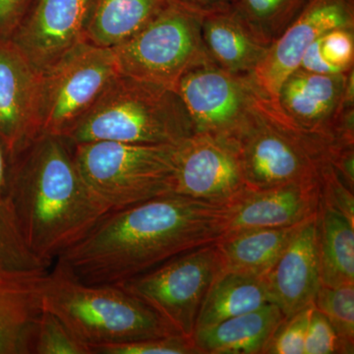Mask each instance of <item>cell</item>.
Instances as JSON below:
<instances>
[{"instance_id":"obj_25","label":"cell","mask_w":354,"mask_h":354,"mask_svg":"<svg viewBox=\"0 0 354 354\" xmlns=\"http://www.w3.org/2000/svg\"><path fill=\"white\" fill-rule=\"evenodd\" d=\"M308 0H234L230 8L261 43L271 46Z\"/></svg>"},{"instance_id":"obj_8","label":"cell","mask_w":354,"mask_h":354,"mask_svg":"<svg viewBox=\"0 0 354 354\" xmlns=\"http://www.w3.org/2000/svg\"><path fill=\"white\" fill-rule=\"evenodd\" d=\"M120 74L113 48L74 44L41 71V135L65 138Z\"/></svg>"},{"instance_id":"obj_9","label":"cell","mask_w":354,"mask_h":354,"mask_svg":"<svg viewBox=\"0 0 354 354\" xmlns=\"http://www.w3.org/2000/svg\"><path fill=\"white\" fill-rule=\"evenodd\" d=\"M223 272L215 242L116 286L145 302L176 333L192 337L204 298Z\"/></svg>"},{"instance_id":"obj_24","label":"cell","mask_w":354,"mask_h":354,"mask_svg":"<svg viewBox=\"0 0 354 354\" xmlns=\"http://www.w3.org/2000/svg\"><path fill=\"white\" fill-rule=\"evenodd\" d=\"M317 230L322 286L354 285V223L321 201Z\"/></svg>"},{"instance_id":"obj_7","label":"cell","mask_w":354,"mask_h":354,"mask_svg":"<svg viewBox=\"0 0 354 354\" xmlns=\"http://www.w3.org/2000/svg\"><path fill=\"white\" fill-rule=\"evenodd\" d=\"M202 13L169 0L150 22L113 48L121 74L176 90L187 72L212 62L201 36Z\"/></svg>"},{"instance_id":"obj_3","label":"cell","mask_w":354,"mask_h":354,"mask_svg":"<svg viewBox=\"0 0 354 354\" xmlns=\"http://www.w3.org/2000/svg\"><path fill=\"white\" fill-rule=\"evenodd\" d=\"M194 133L176 90L120 74L64 139L177 145Z\"/></svg>"},{"instance_id":"obj_11","label":"cell","mask_w":354,"mask_h":354,"mask_svg":"<svg viewBox=\"0 0 354 354\" xmlns=\"http://www.w3.org/2000/svg\"><path fill=\"white\" fill-rule=\"evenodd\" d=\"M174 193L227 207L247 189L234 139L194 133L174 151Z\"/></svg>"},{"instance_id":"obj_28","label":"cell","mask_w":354,"mask_h":354,"mask_svg":"<svg viewBox=\"0 0 354 354\" xmlns=\"http://www.w3.org/2000/svg\"><path fill=\"white\" fill-rule=\"evenodd\" d=\"M29 354H92L55 314L44 309L32 326Z\"/></svg>"},{"instance_id":"obj_33","label":"cell","mask_w":354,"mask_h":354,"mask_svg":"<svg viewBox=\"0 0 354 354\" xmlns=\"http://www.w3.org/2000/svg\"><path fill=\"white\" fill-rule=\"evenodd\" d=\"M342 353L341 342L328 319L314 306L310 315L304 354Z\"/></svg>"},{"instance_id":"obj_6","label":"cell","mask_w":354,"mask_h":354,"mask_svg":"<svg viewBox=\"0 0 354 354\" xmlns=\"http://www.w3.org/2000/svg\"><path fill=\"white\" fill-rule=\"evenodd\" d=\"M72 149L88 189L109 212L174 193L176 145L97 141Z\"/></svg>"},{"instance_id":"obj_31","label":"cell","mask_w":354,"mask_h":354,"mask_svg":"<svg viewBox=\"0 0 354 354\" xmlns=\"http://www.w3.org/2000/svg\"><path fill=\"white\" fill-rule=\"evenodd\" d=\"M313 304L283 318L268 339L264 354H304L305 337Z\"/></svg>"},{"instance_id":"obj_19","label":"cell","mask_w":354,"mask_h":354,"mask_svg":"<svg viewBox=\"0 0 354 354\" xmlns=\"http://www.w3.org/2000/svg\"><path fill=\"white\" fill-rule=\"evenodd\" d=\"M201 36L209 59L239 75H251L270 48L254 37L230 7L202 13Z\"/></svg>"},{"instance_id":"obj_30","label":"cell","mask_w":354,"mask_h":354,"mask_svg":"<svg viewBox=\"0 0 354 354\" xmlns=\"http://www.w3.org/2000/svg\"><path fill=\"white\" fill-rule=\"evenodd\" d=\"M92 354H201L192 337L174 334L122 344H102L91 348Z\"/></svg>"},{"instance_id":"obj_12","label":"cell","mask_w":354,"mask_h":354,"mask_svg":"<svg viewBox=\"0 0 354 354\" xmlns=\"http://www.w3.org/2000/svg\"><path fill=\"white\" fill-rule=\"evenodd\" d=\"M41 71L11 39H0V141L11 162L41 136Z\"/></svg>"},{"instance_id":"obj_36","label":"cell","mask_w":354,"mask_h":354,"mask_svg":"<svg viewBox=\"0 0 354 354\" xmlns=\"http://www.w3.org/2000/svg\"><path fill=\"white\" fill-rule=\"evenodd\" d=\"M186 6L197 9L201 13L209 11L218 10V9L227 8L232 6L234 0H179Z\"/></svg>"},{"instance_id":"obj_16","label":"cell","mask_w":354,"mask_h":354,"mask_svg":"<svg viewBox=\"0 0 354 354\" xmlns=\"http://www.w3.org/2000/svg\"><path fill=\"white\" fill-rule=\"evenodd\" d=\"M88 0H39L11 39L43 71L82 41Z\"/></svg>"},{"instance_id":"obj_23","label":"cell","mask_w":354,"mask_h":354,"mask_svg":"<svg viewBox=\"0 0 354 354\" xmlns=\"http://www.w3.org/2000/svg\"><path fill=\"white\" fill-rule=\"evenodd\" d=\"M267 304H270V298L263 278L241 272H223L204 298L195 330L212 327Z\"/></svg>"},{"instance_id":"obj_1","label":"cell","mask_w":354,"mask_h":354,"mask_svg":"<svg viewBox=\"0 0 354 354\" xmlns=\"http://www.w3.org/2000/svg\"><path fill=\"white\" fill-rule=\"evenodd\" d=\"M227 221V207L172 193L109 212L55 263L81 283L120 285L215 243L225 234Z\"/></svg>"},{"instance_id":"obj_10","label":"cell","mask_w":354,"mask_h":354,"mask_svg":"<svg viewBox=\"0 0 354 354\" xmlns=\"http://www.w3.org/2000/svg\"><path fill=\"white\" fill-rule=\"evenodd\" d=\"M177 93L187 109L195 133L234 139L261 97L251 75L230 73L213 62L191 69Z\"/></svg>"},{"instance_id":"obj_32","label":"cell","mask_w":354,"mask_h":354,"mask_svg":"<svg viewBox=\"0 0 354 354\" xmlns=\"http://www.w3.org/2000/svg\"><path fill=\"white\" fill-rule=\"evenodd\" d=\"M320 192L321 201L337 209L354 223L353 190L344 183L329 160L321 169Z\"/></svg>"},{"instance_id":"obj_29","label":"cell","mask_w":354,"mask_h":354,"mask_svg":"<svg viewBox=\"0 0 354 354\" xmlns=\"http://www.w3.org/2000/svg\"><path fill=\"white\" fill-rule=\"evenodd\" d=\"M0 267L44 271L50 267L37 259L25 245L7 203L0 202Z\"/></svg>"},{"instance_id":"obj_26","label":"cell","mask_w":354,"mask_h":354,"mask_svg":"<svg viewBox=\"0 0 354 354\" xmlns=\"http://www.w3.org/2000/svg\"><path fill=\"white\" fill-rule=\"evenodd\" d=\"M354 28H337L321 35L305 51L299 68L321 74L353 69Z\"/></svg>"},{"instance_id":"obj_14","label":"cell","mask_w":354,"mask_h":354,"mask_svg":"<svg viewBox=\"0 0 354 354\" xmlns=\"http://www.w3.org/2000/svg\"><path fill=\"white\" fill-rule=\"evenodd\" d=\"M263 279L270 302L277 305L286 318L313 304L322 285L317 214L297 227Z\"/></svg>"},{"instance_id":"obj_2","label":"cell","mask_w":354,"mask_h":354,"mask_svg":"<svg viewBox=\"0 0 354 354\" xmlns=\"http://www.w3.org/2000/svg\"><path fill=\"white\" fill-rule=\"evenodd\" d=\"M7 204L30 251L50 267L109 213L62 137L41 135L12 160Z\"/></svg>"},{"instance_id":"obj_15","label":"cell","mask_w":354,"mask_h":354,"mask_svg":"<svg viewBox=\"0 0 354 354\" xmlns=\"http://www.w3.org/2000/svg\"><path fill=\"white\" fill-rule=\"evenodd\" d=\"M321 74L298 68L283 81L276 102L297 127L335 143V129L349 74Z\"/></svg>"},{"instance_id":"obj_34","label":"cell","mask_w":354,"mask_h":354,"mask_svg":"<svg viewBox=\"0 0 354 354\" xmlns=\"http://www.w3.org/2000/svg\"><path fill=\"white\" fill-rule=\"evenodd\" d=\"M32 0H0V39H10L27 16Z\"/></svg>"},{"instance_id":"obj_21","label":"cell","mask_w":354,"mask_h":354,"mask_svg":"<svg viewBox=\"0 0 354 354\" xmlns=\"http://www.w3.org/2000/svg\"><path fill=\"white\" fill-rule=\"evenodd\" d=\"M169 0H88L83 39L115 48L134 36Z\"/></svg>"},{"instance_id":"obj_20","label":"cell","mask_w":354,"mask_h":354,"mask_svg":"<svg viewBox=\"0 0 354 354\" xmlns=\"http://www.w3.org/2000/svg\"><path fill=\"white\" fill-rule=\"evenodd\" d=\"M283 318L279 307L270 302L212 327L196 330L192 339L201 354H260Z\"/></svg>"},{"instance_id":"obj_17","label":"cell","mask_w":354,"mask_h":354,"mask_svg":"<svg viewBox=\"0 0 354 354\" xmlns=\"http://www.w3.org/2000/svg\"><path fill=\"white\" fill-rule=\"evenodd\" d=\"M320 203V179L317 183L288 184L269 189L247 188L227 207L225 234L247 228L300 225L316 215Z\"/></svg>"},{"instance_id":"obj_35","label":"cell","mask_w":354,"mask_h":354,"mask_svg":"<svg viewBox=\"0 0 354 354\" xmlns=\"http://www.w3.org/2000/svg\"><path fill=\"white\" fill-rule=\"evenodd\" d=\"M11 167H12V162H11L10 156L0 141V202L1 203H7Z\"/></svg>"},{"instance_id":"obj_27","label":"cell","mask_w":354,"mask_h":354,"mask_svg":"<svg viewBox=\"0 0 354 354\" xmlns=\"http://www.w3.org/2000/svg\"><path fill=\"white\" fill-rule=\"evenodd\" d=\"M314 306L328 319L341 342L344 354L354 353V285H321Z\"/></svg>"},{"instance_id":"obj_13","label":"cell","mask_w":354,"mask_h":354,"mask_svg":"<svg viewBox=\"0 0 354 354\" xmlns=\"http://www.w3.org/2000/svg\"><path fill=\"white\" fill-rule=\"evenodd\" d=\"M337 28H354V0H308L251 74L261 94L276 99L283 81L299 68L310 44Z\"/></svg>"},{"instance_id":"obj_18","label":"cell","mask_w":354,"mask_h":354,"mask_svg":"<svg viewBox=\"0 0 354 354\" xmlns=\"http://www.w3.org/2000/svg\"><path fill=\"white\" fill-rule=\"evenodd\" d=\"M48 272L0 267V354H29L32 326L44 310Z\"/></svg>"},{"instance_id":"obj_22","label":"cell","mask_w":354,"mask_h":354,"mask_svg":"<svg viewBox=\"0 0 354 354\" xmlns=\"http://www.w3.org/2000/svg\"><path fill=\"white\" fill-rule=\"evenodd\" d=\"M300 225L247 228L223 234L216 242L223 272L263 278L279 259Z\"/></svg>"},{"instance_id":"obj_4","label":"cell","mask_w":354,"mask_h":354,"mask_svg":"<svg viewBox=\"0 0 354 354\" xmlns=\"http://www.w3.org/2000/svg\"><path fill=\"white\" fill-rule=\"evenodd\" d=\"M44 309L58 317L90 351L102 344L178 334L121 286L81 283L57 263L46 277Z\"/></svg>"},{"instance_id":"obj_5","label":"cell","mask_w":354,"mask_h":354,"mask_svg":"<svg viewBox=\"0 0 354 354\" xmlns=\"http://www.w3.org/2000/svg\"><path fill=\"white\" fill-rule=\"evenodd\" d=\"M234 140L250 190L317 183L332 145L300 129L276 100L266 97L256 102Z\"/></svg>"}]
</instances>
